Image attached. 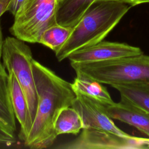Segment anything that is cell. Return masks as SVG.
I'll return each mask as SVG.
<instances>
[{
	"mask_svg": "<svg viewBox=\"0 0 149 149\" xmlns=\"http://www.w3.org/2000/svg\"><path fill=\"white\" fill-rule=\"evenodd\" d=\"M32 68L37 106L32 127L24 143L30 148H44L54 143L57 137L54 131L56 118L63 108L72 106L76 94L72 83L34 59Z\"/></svg>",
	"mask_w": 149,
	"mask_h": 149,
	"instance_id": "cell-1",
	"label": "cell"
},
{
	"mask_svg": "<svg viewBox=\"0 0 149 149\" xmlns=\"http://www.w3.org/2000/svg\"><path fill=\"white\" fill-rule=\"evenodd\" d=\"M132 6L115 0H95L73 28L65 44L55 52L58 61L61 62L76 50L103 41Z\"/></svg>",
	"mask_w": 149,
	"mask_h": 149,
	"instance_id": "cell-2",
	"label": "cell"
},
{
	"mask_svg": "<svg viewBox=\"0 0 149 149\" xmlns=\"http://www.w3.org/2000/svg\"><path fill=\"white\" fill-rule=\"evenodd\" d=\"M76 75L111 86L149 83V55L144 54L106 61L70 62Z\"/></svg>",
	"mask_w": 149,
	"mask_h": 149,
	"instance_id": "cell-3",
	"label": "cell"
},
{
	"mask_svg": "<svg viewBox=\"0 0 149 149\" xmlns=\"http://www.w3.org/2000/svg\"><path fill=\"white\" fill-rule=\"evenodd\" d=\"M57 0H24L14 15L11 34L24 42L38 43L42 33L57 24Z\"/></svg>",
	"mask_w": 149,
	"mask_h": 149,
	"instance_id": "cell-4",
	"label": "cell"
},
{
	"mask_svg": "<svg viewBox=\"0 0 149 149\" xmlns=\"http://www.w3.org/2000/svg\"><path fill=\"white\" fill-rule=\"evenodd\" d=\"M2 58L6 69L13 72L24 92L33 122L37 110V94L31 49L24 41L15 37H8L3 40Z\"/></svg>",
	"mask_w": 149,
	"mask_h": 149,
	"instance_id": "cell-5",
	"label": "cell"
},
{
	"mask_svg": "<svg viewBox=\"0 0 149 149\" xmlns=\"http://www.w3.org/2000/svg\"><path fill=\"white\" fill-rule=\"evenodd\" d=\"M61 149H141L148 148L143 138L121 136L93 128H83L74 139L61 144Z\"/></svg>",
	"mask_w": 149,
	"mask_h": 149,
	"instance_id": "cell-6",
	"label": "cell"
},
{
	"mask_svg": "<svg viewBox=\"0 0 149 149\" xmlns=\"http://www.w3.org/2000/svg\"><path fill=\"white\" fill-rule=\"evenodd\" d=\"M105 104L89 96L76 94L72 107L79 113L84 128H93L121 136L129 134L118 128L106 112Z\"/></svg>",
	"mask_w": 149,
	"mask_h": 149,
	"instance_id": "cell-7",
	"label": "cell"
},
{
	"mask_svg": "<svg viewBox=\"0 0 149 149\" xmlns=\"http://www.w3.org/2000/svg\"><path fill=\"white\" fill-rule=\"evenodd\" d=\"M142 54L143 52L137 47L126 43L102 41L74 51L68 58L70 62H97Z\"/></svg>",
	"mask_w": 149,
	"mask_h": 149,
	"instance_id": "cell-8",
	"label": "cell"
},
{
	"mask_svg": "<svg viewBox=\"0 0 149 149\" xmlns=\"http://www.w3.org/2000/svg\"><path fill=\"white\" fill-rule=\"evenodd\" d=\"M106 112L112 119L133 126L149 136V113L125 101L105 105Z\"/></svg>",
	"mask_w": 149,
	"mask_h": 149,
	"instance_id": "cell-9",
	"label": "cell"
},
{
	"mask_svg": "<svg viewBox=\"0 0 149 149\" xmlns=\"http://www.w3.org/2000/svg\"><path fill=\"white\" fill-rule=\"evenodd\" d=\"M12 105L16 118L20 126V135L24 141L33 125V120L24 92L14 73L8 71Z\"/></svg>",
	"mask_w": 149,
	"mask_h": 149,
	"instance_id": "cell-10",
	"label": "cell"
},
{
	"mask_svg": "<svg viewBox=\"0 0 149 149\" xmlns=\"http://www.w3.org/2000/svg\"><path fill=\"white\" fill-rule=\"evenodd\" d=\"M95 0H61L58 3L56 22L58 24L73 28L88 6Z\"/></svg>",
	"mask_w": 149,
	"mask_h": 149,
	"instance_id": "cell-11",
	"label": "cell"
},
{
	"mask_svg": "<svg viewBox=\"0 0 149 149\" xmlns=\"http://www.w3.org/2000/svg\"><path fill=\"white\" fill-rule=\"evenodd\" d=\"M0 122L15 133L16 117L10 98L9 74L6 69H0Z\"/></svg>",
	"mask_w": 149,
	"mask_h": 149,
	"instance_id": "cell-12",
	"label": "cell"
},
{
	"mask_svg": "<svg viewBox=\"0 0 149 149\" xmlns=\"http://www.w3.org/2000/svg\"><path fill=\"white\" fill-rule=\"evenodd\" d=\"M120 95V100H125L149 113V83H134L114 85Z\"/></svg>",
	"mask_w": 149,
	"mask_h": 149,
	"instance_id": "cell-13",
	"label": "cell"
},
{
	"mask_svg": "<svg viewBox=\"0 0 149 149\" xmlns=\"http://www.w3.org/2000/svg\"><path fill=\"white\" fill-rule=\"evenodd\" d=\"M72 86L75 94L89 96L105 105L114 102L106 88L92 79L76 75Z\"/></svg>",
	"mask_w": 149,
	"mask_h": 149,
	"instance_id": "cell-14",
	"label": "cell"
},
{
	"mask_svg": "<svg viewBox=\"0 0 149 149\" xmlns=\"http://www.w3.org/2000/svg\"><path fill=\"white\" fill-rule=\"evenodd\" d=\"M83 128L81 116L72 106L63 108L54 123V131L57 136L67 133L77 134Z\"/></svg>",
	"mask_w": 149,
	"mask_h": 149,
	"instance_id": "cell-15",
	"label": "cell"
},
{
	"mask_svg": "<svg viewBox=\"0 0 149 149\" xmlns=\"http://www.w3.org/2000/svg\"><path fill=\"white\" fill-rule=\"evenodd\" d=\"M73 28L54 24L47 29L41 34L38 43L49 48L55 52L58 51L70 36Z\"/></svg>",
	"mask_w": 149,
	"mask_h": 149,
	"instance_id": "cell-16",
	"label": "cell"
},
{
	"mask_svg": "<svg viewBox=\"0 0 149 149\" xmlns=\"http://www.w3.org/2000/svg\"><path fill=\"white\" fill-rule=\"evenodd\" d=\"M15 141V134L0 122V143L12 144Z\"/></svg>",
	"mask_w": 149,
	"mask_h": 149,
	"instance_id": "cell-17",
	"label": "cell"
},
{
	"mask_svg": "<svg viewBox=\"0 0 149 149\" xmlns=\"http://www.w3.org/2000/svg\"><path fill=\"white\" fill-rule=\"evenodd\" d=\"M24 0H11L8 7V10L14 16Z\"/></svg>",
	"mask_w": 149,
	"mask_h": 149,
	"instance_id": "cell-18",
	"label": "cell"
},
{
	"mask_svg": "<svg viewBox=\"0 0 149 149\" xmlns=\"http://www.w3.org/2000/svg\"><path fill=\"white\" fill-rule=\"evenodd\" d=\"M11 0H0V17L8 10L9 5Z\"/></svg>",
	"mask_w": 149,
	"mask_h": 149,
	"instance_id": "cell-19",
	"label": "cell"
},
{
	"mask_svg": "<svg viewBox=\"0 0 149 149\" xmlns=\"http://www.w3.org/2000/svg\"><path fill=\"white\" fill-rule=\"evenodd\" d=\"M3 36H2V30L0 24V69H6L3 63H2V48H3Z\"/></svg>",
	"mask_w": 149,
	"mask_h": 149,
	"instance_id": "cell-20",
	"label": "cell"
},
{
	"mask_svg": "<svg viewBox=\"0 0 149 149\" xmlns=\"http://www.w3.org/2000/svg\"><path fill=\"white\" fill-rule=\"evenodd\" d=\"M115 1H118L129 3L130 5H132V6L138 5V4L149 2V0H115Z\"/></svg>",
	"mask_w": 149,
	"mask_h": 149,
	"instance_id": "cell-21",
	"label": "cell"
},
{
	"mask_svg": "<svg viewBox=\"0 0 149 149\" xmlns=\"http://www.w3.org/2000/svg\"><path fill=\"white\" fill-rule=\"evenodd\" d=\"M144 141L145 142V143L147 145V146L149 148V139H147V138H143Z\"/></svg>",
	"mask_w": 149,
	"mask_h": 149,
	"instance_id": "cell-22",
	"label": "cell"
},
{
	"mask_svg": "<svg viewBox=\"0 0 149 149\" xmlns=\"http://www.w3.org/2000/svg\"><path fill=\"white\" fill-rule=\"evenodd\" d=\"M61 0H57V1H58V3L59 2H60Z\"/></svg>",
	"mask_w": 149,
	"mask_h": 149,
	"instance_id": "cell-23",
	"label": "cell"
}]
</instances>
